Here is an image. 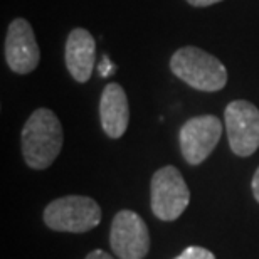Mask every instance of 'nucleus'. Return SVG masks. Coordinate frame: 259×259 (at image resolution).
Masks as SVG:
<instances>
[{
	"label": "nucleus",
	"mask_w": 259,
	"mask_h": 259,
	"mask_svg": "<svg viewBox=\"0 0 259 259\" xmlns=\"http://www.w3.org/2000/svg\"><path fill=\"white\" fill-rule=\"evenodd\" d=\"M100 120L105 133L110 138H121L125 135L130 121V108L125 90L110 82L105 86L100 100Z\"/></svg>",
	"instance_id": "10"
},
{
	"label": "nucleus",
	"mask_w": 259,
	"mask_h": 259,
	"mask_svg": "<svg viewBox=\"0 0 259 259\" xmlns=\"http://www.w3.org/2000/svg\"><path fill=\"white\" fill-rule=\"evenodd\" d=\"M110 244L120 259H143L150 249V234L145 221L133 210H120L111 224Z\"/></svg>",
	"instance_id": "6"
},
{
	"label": "nucleus",
	"mask_w": 259,
	"mask_h": 259,
	"mask_svg": "<svg viewBox=\"0 0 259 259\" xmlns=\"http://www.w3.org/2000/svg\"><path fill=\"white\" fill-rule=\"evenodd\" d=\"M101 221V209L95 199L67 195L53 200L44 210L46 226L63 232H86Z\"/></svg>",
	"instance_id": "3"
},
{
	"label": "nucleus",
	"mask_w": 259,
	"mask_h": 259,
	"mask_svg": "<svg viewBox=\"0 0 259 259\" xmlns=\"http://www.w3.org/2000/svg\"><path fill=\"white\" fill-rule=\"evenodd\" d=\"M5 61L17 74H29L39 66L40 51L32 25L19 17L10 22L5 35Z\"/></svg>",
	"instance_id": "8"
},
{
	"label": "nucleus",
	"mask_w": 259,
	"mask_h": 259,
	"mask_svg": "<svg viewBox=\"0 0 259 259\" xmlns=\"http://www.w3.org/2000/svg\"><path fill=\"white\" fill-rule=\"evenodd\" d=\"M224 121L231 150L237 157H249L259 148V110L246 100L227 105Z\"/></svg>",
	"instance_id": "5"
},
{
	"label": "nucleus",
	"mask_w": 259,
	"mask_h": 259,
	"mask_svg": "<svg viewBox=\"0 0 259 259\" xmlns=\"http://www.w3.org/2000/svg\"><path fill=\"white\" fill-rule=\"evenodd\" d=\"M174 259H215V256L212 254L209 249H205V247L190 246L182 252V254H179L177 257H174Z\"/></svg>",
	"instance_id": "11"
},
{
	"label": "nucleus",
	"mask_w": 259,
	"mask_h": 259,
	"mask_svg": "<svg viewBox=\"0 0 259 259\" xmlns=\"http://www.w3.org/2000/svg\"><path fill=\"white\" fill-rule=\"evenodd\" d=\"M113 71H115V66L110 63L108 56H103V61H101V64H100V74L101 76H110Z\"/></svg>",
	"instance_id": "12"
},
{
	"label": "nucleus",
	"mask_w": 259,
	"mask_h": 259,
	"mask_svg": "<svg viewBox=\"0 0 259 259\" xmlns=\"http://www.w3.org/2000/svg\"><path fill=\"white\" fill-rule=\"evenodd\" d=\"M222 135V123L214 115L190 118L180 128V150L190 165H200L214 152Z\"/></svg>",
	"instance_id": "7"
},
{
	"label": "nucleus",
	"mask_w": 259,
	"mask_h": 259,
	"mask_svg": "<svg viewBox=\"0 0 259 259\" xmlns=\"http://www.w3.org/2000/svg\"><path fill=\"white\" fill-rule=\"evenodd\" d=\"M63 126L54 111L39 108L22 128V155L25 163L34 170L53 165L63 148Z\"/></svg>",
	"instance_id": "1"
},
{
	"label": "nucleus",
	"mask_w": 259,
	"mask_h": 259,
	"mask_svg": "<svg viewBox=\"0 0 259 259\" xmlns=\"http://www.w3.org/2000/svg\"><path fill=\"white\" fill-rule=\"evenodd\" d=\"M190 5L194 7H209V5H214V4H219L222 0H187Z\"/></svg>",
	"instance_id": "13"
},
{
	"label": "nucleus",
	"mask_w": 259,
	"mask_h": 259,
	"mask_svg": "<svg viewBox=\"0 0 259 259\" xmlns=\"http://www.w3.org/2000/svg\"><path fill=\"white\" fill-rule=\"evenodd\" d=\"M190 202V190L179 168L167 165L152 177V210L162 221H175Z\"/></svg>",
	"instance_id": "4"
},
{
	"label": "nucleus",
	"mask_w": 259,
	"mask_h": 259,
	"mask_svg": "<svg viewBox=\"0 0 259 259\" xmlns=\"http://www.w3.org/2000/svg\"><path fill=\"white\" fill-rule=\"evenodd\" d=\"M86 259H113L108 252L105 251H101V249H96V251H93L90 252V254L86 256Z\"/></svg>",
	"instance_id": "15"
},
{
	"label": "nucleus",
	"mask_w": 259,
	"mask_h": 259,
	"mask_svg": "<svg viewBox=\"0 0 259 259\" xmlns=\"http://www.w3.org/2000/svg\"><path fill=\"white\" fill-rule=\"evenodd\" d=\"M252 194H254V199L259 202V167L254 172V177H252Z\"/></svg>",
	"instance_id": "14"
},
{
	"label": "nucleus",
	"mask_w": 259,
	"mask_h": 259,
	"mask_svg": "<svg viewBox=\"0 0 259 259\" xmlns=\"http://www.w3.org/2000/svg\"><path fill=\"white\" fill-rule=\"evenodd\" d=\"M170 69L180 81L197 91L214 93L227 84L226 66L215 56L195 46H185L175 51L170 59Z\"/></svg>",
	"instance_id": "2"
},
{
	"label": "nucleus",
	"mask_w": 259,
	"mask_h": 259,
	"mask_svg": "<svg viewBox=\"0 0 259 259\" xmlns=\"http://www.w3.org/2000/svg\"><path fill=\"white\" fill-rule=\"evenodd\" d=\"M66 67L77 82H88L96 61V40L86 29H72L66 40Z\"/></svg>",
	"instance_id": "9"
}]
</instances>
